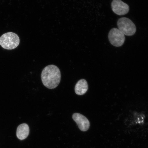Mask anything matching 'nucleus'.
<instances>
[{"instance_id": "f257e3e1", "label": "nucleus", "mask_w": 148, "mask_h": 148, "mask_svg": "<svg viewBox=\"0 0 148 148\" xmlns=\"http://www.w3.org/2000/svg\"><path fill=\"white\" fill-rule=\"evenodd\" d=\"M41 77L42 83L46 88L51 89L55 88L60 81V70L56 66L50 65L42 70Z\"/></svg>"}, {"instance_id": "f03ea898", "label": "nucleus", "mask_w": 148, "mask_h": 148, "mask_svg": "<svg viewBox=\"0 0 148 148\" xmlns=\"http://www.w3.org/2000/svg\"><path fill=\"white\" fill-rule=\"evenodd\" d=\"M19 43V37L14 33H5L0 38V45L5 49L11 50L15 49Z\"/></svg>"}, {"instance_id": "7ed1b4c3", "label": "nucleus", "mask_w": 148, "mask_h": 148, "mask_svg": "<svg viewBox=\"0 0 148 148\" xmlns=\"http://www.w3.org/2000/svg\"><path fill=\"white\" fill-rule=\"evenodd\" d=\"M118 29L123 34L127 36H131L136 33V25L129 18L126 17L120 18L117 22Z\"/></svg>"}, {"instance_id": "20e7f679", "label": "nucleus", "mask_w": 148, "mask_h": 148, "mask_svg": "<svg viewBox=\"0 0 148 148\" xmlns=\"http://www.w3.org/2000/svg\"><path fill=\"white\" fill-rule=\"evenodd\" d=\"M108 38L110 43L116 47H121L125 41V36L119 29L113 28L108 33Z\"/></svg>"}, {"instance_id": "39448f33", "label": "nucleus", "mask_w": 148, "mask_h": 148, "mask_svg": "<svg viewBox=\"0 0 148 148\" xmlns=\"http://www.w3.org/2000/svg\"><path fill=\"white\" fill-rule=\"evenodd\" d=\"M111 7L113 12L119 16L128 13L130 9L129 5L121 0H113L111 3Z\"/></svg>"}, {"instance_id": "423d86ee", "label": "nucleus", "mask_w": 148, "mask_h": 148, "mask_svg": "<svg viewBox=\"0 0 148 148\" xmlns=\"http://www.w3.org/2000/svg\"><path fill=\"white\" fill-rule=\"evenodd\" d=\"M73 118L81 131H88L90 127V123L86 116L78 113H75L73 115Z\"/></svg>"}, {"instance_id": "0eeeda50", "label": "nucleus", "mask_w": 148, "mask_h": 148, "mask_svg": "<svg viewBox=\"0 0 148 148\" xmlns=\"http://www.w3.org/2000/svg\"><path fill=\"white\" fill-rule=\"evenodd\" d=\"M29 132V129L28 125L26 123H23L18 127L16 135L19 140H23L28 136Z\"/></svg>"}, {"instance_id": "6e6552de", "label": "nucleus", "mask_w": 148, "mask_h": 148, "mask_svg": "<svg viewBox=\"0 0 148 148\" xmlns=\"http://www.w3.org/2000/svg\"><path fill=\"white\" fill-rule=\"evenodd\" d=\"M88 85L86 79H82L77 82L75 87V92L77 95H82L88 90Z\"/></svg>"}]
</instances>
